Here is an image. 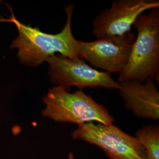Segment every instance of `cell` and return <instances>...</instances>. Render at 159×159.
<instances>
[{
	"label": "cell",
	"mask_w": 159,
	"mask_h": 159,
	"mask_svg": "<svg viewBox=\"0 0 159 159\" xmlns=\"http://www.w3.org/2000/svg\"><path fill=\"white\" fill-rule=\"evenodd\" d=\"M74 8L73 4L64 8L67 21L63 30L57 34L43 32L38 27L20 23L14 15L12 16L9 21L16 25L18 35L12 41L11 48L18 49L17 56L20 63L37 67L57 53L70 58H79L77 40L74 38L71 30Z\"/></svg>",
	"instance_id": "obj_1"
},
{
	"label": "cell",
	"mask_w": 159,
	"mask_h": 159,
	"mask_svg": "<svg viewBox=\"0 0 159 159\" xmlns=\"http://www.w3.org/2000/svg\"><path fill=\"white\" fill-rule=\"evenodd\" d=\"M137 32L128 63L118 77V82L148 79L159 83V8L141 14L133 24Z\"/></svg>",
	"instance_id": "obj_2"
},
{
	"label": "cell",
	"mask_w": 159,
	"mask_h": 159,
	"mask_svg": "<svg viewBox=\"0 0 159 159\" xmlns=\"http://www.w3.org/2000/svg\"><path fill=\"white\" fill-rule=\"evenodd\" d=\"M43 101L45 108L41 111L42 116L56 122L80 125L97 121L111 125L115 121L107 108L83 90L70 93L63 87L55 86L48 89Z\"/></svg>",
	"instance_id": "obj_3"
},
{
	"label": "cell",
	"mask_w": 159,
	"mask_h": 159,
	"mask_svg": "<svg viewBox=\"0 0 159 159\" xmlns=\"http://www.w3.org/2000/svg\"><path fill=\"white\" fill-rule=\"evenodd\" d=\"M48 64V76L51 83L69 91L71 86L80 90L101 87L119 90V82L107 72L99 71L86 64L80 58H70L55 54L46 61Z\"/></svg>",
	"instance_id": "obj_4"
},
{
	"label": "cell",
	"mask_w": 159,
	"mask_h": 159,
	"mask_svg": "<svg viewBox=\"0 0 159 159\" xmlns=\"http://www.w3.org/2000/svg\"><path fill=\"white\" fill-rule=\"evenodd\" d=\"M74 140L96 145L111 159H146L144 148L136 137L132 136L113 125L93 122L78 125L72 133Z\"/></svg>",
	"instance_id": "obj_5"
},
{
	"label": "cell",
	"mask_w": 159,
	"mask_h": 159,
	"mask_svg": "<svg viewBox=\"0 0 159 159\" xmlns=\"http://www.w3.org/2000/svg\"><path fill=\"white\" fill-rule=\"evenodd\" d=\"M134 40L135 35L130 32L91 42L77 40L78 56L102 71L120 74L128 63Z\"/></svg>",
	"instance_id": "obj_6"
},
{
	"label": "cell",
	"mask_w": 159,
	"mask_h": 159,
	"mask_svg": "<svg viewBox=\"0 0 159 159\" xmlns=\"http://www.w3.org/2000/svg\"><path fill=\"white\" fill-rule=\"evenodd\" d=\"M159 8V1H114L110 8L103 10L95 17L93 34L97 39L122 36L130 32L131 26L143 12Z\"/></svg>",
	"instance_id": "obj_7"
},
{
	"label": "cell",
	"mask_w": 159,
	"mask_h": 159,
	"mask_svg": "<svg viewBox=\"0 0 159 159\" xmlns=\"http://www.w3.org/2000/svg\"><path fill=\"white\" fill-rule=\"evenodd\" d=\"M119 94L125 107L138 117L159 119V92L153 80L145 83L134 80L119 82Z\"/></svg>",
	"instance_id": "obj_8"
},
{
	"label": "cell",
	"mask_w": 159,
	"mask_h": 159,
	"mask_svg": "<svg viewBox=\"0 0 159 159\" xmlns=\"http://www.w3.org/2000/svg\"><path fill=\"white\" fill-rule=\"evenodd\" d=\"M136 139L144 148L146 159H159V126L146 125L137 131Z\"/></svg>",
	"instance_id": "obj_9"
}]
</instances>
